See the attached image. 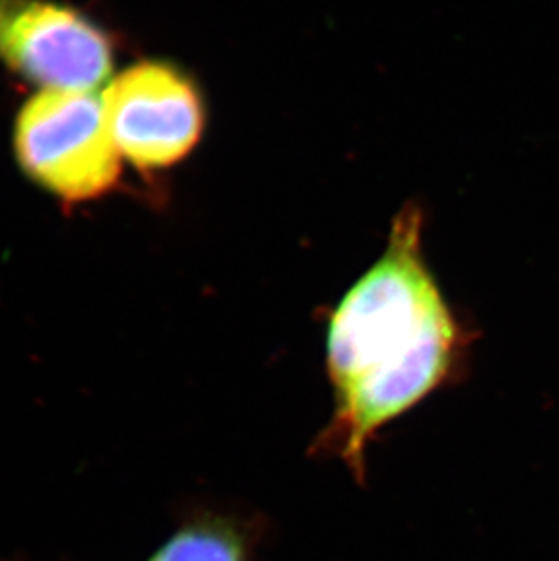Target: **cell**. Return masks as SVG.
Listing matches in <instances>:
<instances>
[{
	"label": "cell",
	"instance_id": "cell-1",
	"mask_svg": "<svg viewBox=\"0 0 559 561\" xmlns=\"http://www.w3.org/2000/svg\"><path fill=\"white\" fill-rule=\"evenodd\" d=\"M461 331L422 251V211L395 218L380 260L329 318L334 414L326 447L360 478L376 431L422 402L453 375Z\"/></svg>",
	"mask_w": 559,
	"mask_h": 561
},
{
	"label": "cell",
	"instance_id": "cell-2",
	"mask_svg": "<svg viewBox=\"0 0 559 561\" xmlns=\"http://www.w3.org/2000/svg\"><path fill=\"white\" fill-rule=\"evenodd\" d=\"M21 165L64 201H88L115 186L121 151L95 91L46 90L22 107L15 129Z\"/></svg>",
	"mask_w": 559,
	"mask_h": 561
},
{
	"label": "cell",
	"instance_id": "cell-3",
	"mask_svg": "<svg viewBox=\"0 0 559 561\" xmlns=\"http://www.w3.org/2000/svg\"><path fill=\"white\" fill-rule=\"evenodd\" d=\"M102 104L122 157L142 170L176 164L195 149L206 106L190 75L166 60H144L107 84Z\"/></svg>",
	"mask_w": 559,
	"mask_h": 561
},
{
	"label": "cell",
	"instance_id": "cell-4",
	"mask_svg": "<svg viewBox=\"0 0 559 561\" xmlns=\"http://www.w3.org/2000/svg\"><path fill=\"white\" fill-rule=\"evenodd\" d=\"M0 57L46 90L95 91L113 68L106 33L46 0H0Z\"/></svg>",
	"mask_w": 559,
	"mask_h": 561
},
{
	"label": "cell",
	"instance_id": "cell-5",
	"mask_svg": "<svg viewBox=\"0 0 559 561\" xmlns=\"http://www.w3.org/2000/svg\"><path fill=\"white\" fill-rule=\"evenodd\" d=\"M149 561H249L242 536L220 519H201L176 530Z\"/></svg>",
	"mask_w": 559,
	"mask_h": 561
}]
</instances>
